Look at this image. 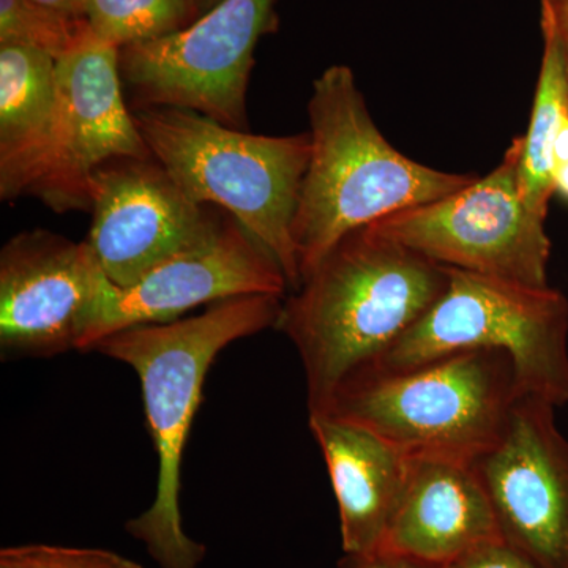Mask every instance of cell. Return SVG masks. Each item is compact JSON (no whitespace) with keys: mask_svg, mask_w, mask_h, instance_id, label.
I'll list each match as a JSON object with an SVG mask.
<instances>
[{"mask_svg":"<svg viewBox=\"0 0 568 568\" xmlns=\"http://www.w3.org/2000/svg\"><path fill=\"white\" fill-rule=\"evenodd\" d=\"M448 268L365 226L347 234L284 298L276 331L302 365L308 414L375 364L432 308Z\"/></svg>","mask_w":568,"mask_h":568,"instance_id":"obj_1","label":"cell"},{"mask_svg":"<svg viewBox=\"0 0 568 568\" xmlns=\"http://www.w3.org/2000/svg\"><path fill=\"white\" fill-rule=\"evenodd\" d=\"M283 301L278 295L230 298L197 316L123 328L92 346L91 351L132 366L140 377L159 478L152 506L126 523V532L142 541L162 568H197L205 556L204 545L183 530L179 499L183 452L205 376L224 347L275 328Z\"/></svg>","mask_w":568,"mask_h":568,"instance_id":"obj_2","label":"cell"},{"mask_svg":"<svg viewBox=\"0 0 568 568\" xmlns=\"http://www.w3.org/2000/svg\"><path fill=\"white\" fill-rule=\"evenodd\" d=\"M308 121L310 160L293 223L301 282L347 234L476 181L425 166L395 149L377 129L347 65L328 67L313 82Z\"/></svg>","mask_w":568,"mask_h":568,"instance_id":"obj_3","label":"cell"},{"mask_svg":"<svg viewBox=\"0 0 568 568\" xmlns=\"http://www.w3.org/2000/svg\"><path fill=\"white\" fill-rule=\"evenodd\" d=\"M519 396L507 354L470 349L399 372L357 373L312 414L364 426L407 458L474 465L503 436Z\"/></svg>","mask_w":568,"mask_h":568,"instance_id":"obj_4","label":"cell"},{"mask_svg":"<svg viewBox=\"0 0 568 568\" xmlns=\"http://www.w3.org/2000/svg\"><path fill=\"white\" fill-rule=\"evenodd\" d=\"M134 122L173 181L197 204L219 205L282 265L290 290L301 284L293 223L310 160V134L264 136L231 129L200 112L142 106Z\"/></svg>","mask_w":568,"mask_h":568,"instance_id":"obj_5","label":"cell"},{"mask_svg":"<svg viewBox=\"0 0 568 568\" xmlns=\"http://www.w3.org/2000/svg\"><path fill=\"white\" fill-rule=\"evenodd\" d=\"M447 268L446 291L366 369L399 372L459 351H499L514 364L521 396L556 409L568 405L566 295L549 286Z\"/></svg>","mask_w":568,"mask_h":568,"instance_id":"obj_6","label":"cell"},{"mask_svg":"<svg viewBox=\"0 0 568 568\" xmlns=\"http://www.w3.org/2000/svg\"><path fill=\"white\" fill-rule=\"evenodd\" d=\"M521 153L518 136L491 173L443 200L392 213L369 227L444 267L549 286L551 241L545 220L523 203Z\"/></svg>","mask_w":568,"mask_h":568,"instance_id":"obj_7","label":"cell"},{"mask_svg":"<svg viewBox=\"0 0 568 568\" xmlns=\"http://www.w3.org/2000/svg\"><path fill=\"white\" fill-rule=\"evenodd\" d=\"M275 0H222L192 24L119 51L123 84L142 106L185 108L248 130L246 93Z\"/></svg>","mask_w":568,"mask_h":568,"instance_id":"obj_8","label":"cell"},{"mask_svg":"<svg viewBox=\"0 0 568 568\" xmlns=\"http://www.w3.org/2000/svg\"><path fill=\"white\" fill-rule=\"evenodd\" d=\"M500 537L541 568H568V439L556 407L519 396L495 446L474 463Z\"/></svg>","mask_w":568,"mask_h":568,"instance_id":"obj_9","label":"cell"},{"mask_svg":"<svg viewBox=\"0 0 568 568\" xmlns=\"http://www.w3.org/2000/svg\"><path fill=\"white\" fill-rule=\"evenodd\" d=\"M119 51L91 31L55 61L54 145L32 192L54 212L91 211L92 178L104 164L153 159L123 100Z\"/></svg>","mask_w":568,"mask_h":568,"instance_id":"obj_10","label":"cell"},{"mask_svg":"<svg viewBox=\"0 0 568 568\" xmlns=\"http://www.w3.org/2000/svg\"><path fill=\"white\" fill-rule=\"evenodd\" d=\"M88 244L112 284L132 286L156 265L203 244L224 216L194 203L155 160H114L91 182Z\"/></svg>","mask_w":568,"mask_h":568,"instance_id":"obj_11","label":"cell"},{"mask_svg":"<svg viewBox=\"0 0 568 568\" xmlns=\"http://www.w3.org/2000/svg\"><path fill=\"white\" fill-rule=\"evenodd\" d=\"M106 280L88 241L44 230L11 237L0 252L3 355L81 351Z\"/></svg>","mask_w":568,"mask_h":568,"instance_id":"obj_12","label":"cell"},{"mask_svg":"<svg viewBox=\"0 0 568 568\" xmlns=\"http://www.w3.org/2000/svg\"><path fill=\"white\" fill-rule=\"evenodd\" d=\"M290 291L274 254L235 222L230 213L203 244L156 265L132 286L104 283L81 351L104 336L142 324L171 323L190 310L246 295Z\"/></svg>","mask_w":568,"mask_h":568,"instance_id":"obj_13","label":"cell"},{"mask_svg":"<svg viewBox=\"0 0 568 568\" xmlns=\"http://www.w3.org/2000/svg\"><path fill=\"white\" fill-rule=\"evenodd\" d=\"M500 538L495 511L474 465L409 458L405 489L381 549L448 567Z\"/></svg>","mask_w":568,"mask_h":568,"instance_id":"obj_14","label":"cell"},{"mask_svg":"<svg viewBox=\"0 0 568 568\" xmlns=\"http://www.w3.org/2000/svg\"><path fill=\"white\" fill-rule=\"evenodd\" d=\"M308 425L338 504L343 551H379L405 489L409 458L364 426L328 414H308Z\"/></svg>","mask_w":568,"mask_h":568,"instance_id":"obj_15","label":"cell"},{"mask_svg":"<svg viewBox=\"0 0 568 568\" xmlns=\"http://www.w3.org/2000/svg\"><path fill=\"white\" fill-rule=\"evenodd\" d=\"M55 59L0 44V197L32 193L47 173L58 125Z\"/></svg>","mask_w":568,"mask_h":568,"instance_id":"obj_16","label":"cell"},{"mask_svg":"<svg viewBox=\"0 0 568 568\" xmlns=\"http://www.w3.org/2000/svg\"><path fill=\"white\" fill-rule=\"evenodd\" d=\"M544 55L534 97L528 133L523 136L519 162V193L523 203L538 219L547 220L552 185V148L556 134L568 119V73L566 54L552 0H541Z\"/></svg>","mask_w":568,"mask_h":568,"instance_id":"obj_17","label":"cell"},{"mask_svg":"<svg viewBox=\"0 0 568 568\" xmlns=\"http://www.w3.org/2000/svg\"><path fill=\"white\" fill-rule=\"evenodd\" d=\"M193 0H88L85 21L97 39L123 50L192 24Z\"/></svg>","mask_w":568,"mask_h":568,"instance_id":"obj_18","label":"cell"},{"mask_svg":"<svg viewBox=\"0 0 568 568\" xmlns=\"http://www.w3.org/2000/svg\"><path fill=\"white\" fill-rule=\"evenodd\" d=\"M89 32L85 18L71 17L37 0H0V44L31 48L59 61Z\"/></svg>","mask_w":568,"mask_h":568,"instance_id":"obj_19","label":"cell"},{"mask_svg":"<svg viewBox=\"0 0 568 568\" xmlns=\"http://www.w3.org/2000/svg\"><path fill=\"white\" fill-rule=\"evenodd\" d=\"M136 562L104 549L24 545L3 548L0 568H134Z\"/></svg>","mask_w":568,"mask_h":568,"instance_id":"obj_20","label":"cell"},{"mask_svg":"<svg viewBox=\"0 0 568 568\" xmlns=\"http://www.w3.org/2000/svg\"><path fill=\"white\" fill-rule=\"evenodd\" d=\"M446 568H541L507 541H489Z\"/></svg>","mask_w":568,"mask_h":568,"instance_id":"obj_21","label":"cell"},{"mask_svg":"<svg viewBox=\"0 0 568 568\" xmlns=\"http://www.w3.org/2000/svg\"><path fill=\"white\" fill-rule=\"evenodd\" d=\"M338 568H446L406 558L396 552L379 549L369 555H345L339 559Z\"/></svg>","mask_w":568,"mask_h":568,"instance_id":"obj_22","label":"cell"},{"mask_svg":"<svg viewBox=\"0 0 568 568\" xmlns=\"http://www.w3.org/2000/svg\"><path fill=\"white\" fill-rule=\"evenodd\" d=\"M43 6L71 14V17L84 18L88 0H37Z\"/></svg>","mask_w":568,"mask_h":568,"instance_id":"obj_23","label":"cell"},{"mask_svg":"<svg viewBox=\"0 0 568 568\" xmlns=\"http://www.w3.org/2000/svg\"><path fill=\"white\" fill-rule=\"evenodd\" d=\"M552 6H555L556 18H558L560 40H562L568 73V0H552Z\"/></svg>","mask_w":568,"mask_h":568,"instance_id":"obj_24","label":"cell"},{"mask_svg":"<svg viewBox=\"0 0 568 568\" xmlns=\"http://www.w3.org/2000/svg\"><path fill=\"white\" fill-rule=\"evenodd\" d=\"M552 162H555V168L559 166V164L568 163V119L560 126L558 134H556L555 148H552Z\"/></svg>","mask_w":568,"mask_h":568,"instance_id":"obj_25","label":"cell"},{"mask_svg":"<svg viewBox=\"0 0 568 568\" xmlns=\"http://www.w3.org/2000/svg\"><path fill=\"white\" fill-rule=\"evenodd\" d=\"M552 185H555V193H559L568 201V163L559 164L552 170Z\"/></svg>","mask_w":568,"mask_h":568,"instance_id":"obj_26","label":"cell"},{"mask_svg":"<svg viewBox=\"0 0 568 568\" xmlns=\"http://www.w3.org/2000/svg\"><path fill=\"white\" fill-rule=\"evenodd\" d=\"M219 2H222V0H193L197 13H205V11L211 10L212 7H215Z\"/></svg>","mask_w":568,"mask_h":568,"instance_id":"obj_27","label":"cell"},{"mask_svg":"<svg viewBox=\"0 0 568 568\" xmlns=\"http://www.w3.org/2000/svg\"><path fill=\"white\" fill-rule=\"evenodd\" d=\"M134 568H142V567H141V566H138V564H136V567H134Z\"/></svg>","mask_w":568,"mask_h":568,"instance_id":"obj_28","label":"cell"}]
</instances>
